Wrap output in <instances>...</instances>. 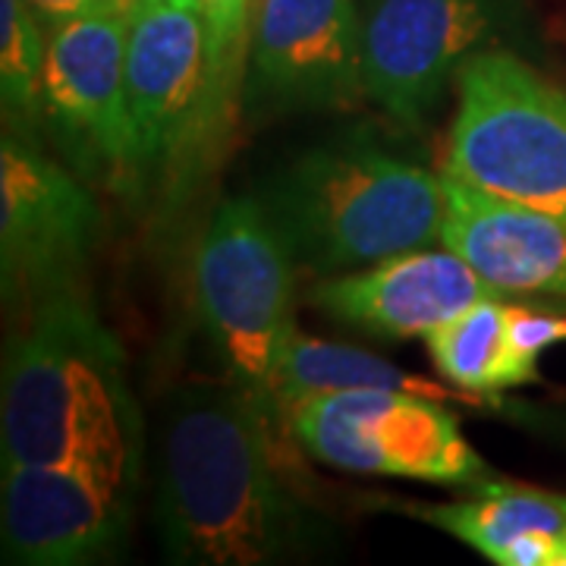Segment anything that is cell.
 <instances>
[{
  "instance_id": "44dd1931",
  "label": "cell",
  "mask_w": 566,
  "mask_h": 566,
  "mask_svg": "<svg viewBox=\"0 0 566 566\" xmlns=\"http://www.w3.org/2000/svg\"><path fill=\"white\" fill-rule=\"evenodd\" d=\"M39 20L51 29L57 22L73 20V17H85V13H95V10H107V7H129L126 0H25Z\"/></svg>"
},
{
  "instance_id": "52a82bcc",
  "label": "cell",
  "mask_w": 566,
  "mask_h": 566,
  "mask_svg": "<svg viewBox=\"0 0 566 566\" xmlns=\"http://www.w3.org/2000/svg\"><path fill=\"white\" fill-rule=\"evenodd\" d=\"M286 424L318 463L438 485L488 482L485 460L438 400L403 390H334L290 406Z\"/></svg>"
},
{
  "instance_id": "4fadbf2b",
  "label": "cell",
  "mask_w": 566,
  "mask_h": 566,
  "mask_svg": "<svg viewBox=\"0 0 566 566\" xmlns=\"http://www.w3.org/2000/svg\"><path fill=\"white\" fill-rule=\"evenodd\" d=\"M308 300L334 322L353 324L381 340L428 337L482 300H504L457 252H403L368 271L327 277Z\"/></svg>"
},
{
  "instance_id": "2e32d148",
  "label": "cell",
  "mask_w": 566,
  "mask_h": 566,
  "mask_svg": "<svg viewBox=\"0 0 566 566\" xmlns=\"http://www.w3.org/2000/svg\"><path fill=\"white\" fill-rule=\"evenodd\" d=\"M419 520L444 528L447 535L479 551L491 564H501L506 545L523 532L566 535V497L501 482H482L479 494L463 504H434L412 510Z\"/></svg>"
},
{
  "instance_id": "d6986e66",
  "label": "cell",
  "mask_w": 566,
  "mask_h": 566,
  "mask_svg": "<svg viewBox=\"0 0 566 566\" xmlns=\"http://www.w3.org/2000/svg\"><path fill=\"white\" fill-rule=\"evenodd\" d=\"M208 32H211V48L221 73L223 85L237 95L240 76H243V61L249 57V41H252V10L255 0H202Z\"/></svg>"
},
{
  "instance_id": "ac0fdd59",
  "label": "cell",
  "mask_w": 566,
  "mask_h": 566,
  "mask_svg": "<svg viewBox=\"0 0 566 566\" xmlns=\"http://www.w3.org/2000/svg\"><path fill=\"white\" fill-rule=\"evenodd\" d=\"M48 25L25 0H0V102L3 129L35 139L44 117Z\"/></svg>"
},
{
  "instance_id": "9c48e42d",
  "label": "cell",
  "mask_w": 566,
  "mask_h": 566,
  "mask_svg": "<svg viewBox=\"0 0 566 566\" xmlns=\"http://www.w3.org/2000/svg\"><path fill=\"white\" fill-rule=\"evenodd\" d=\"M139 465L73 460L3 465V560L82 566L111 560L126 542Z\"/></svg>"
},
{
  "instance_id": "5b68a950",
  "label": "cell",
  "mask_w": 566,
  "mask_h": 566,
  "mask_svg": "<svg viewBox=\"0 0 566 566\" xmlns=\"http://www.w3.org/2000/svg\"><path fill=\"white\" fill-rule=\"evenodd\" d=\"M444 174L566 221V95L504 51H479L457 76Z\"/></svg>"
},
{
  "instance_id": "8992f818",
  "label": "cell",
  "mask_w": 566,
  "mask_h": 566,
  "mask_svg": "<svg viewBox=\"0 0 566 566\" xmlns=\"http://www.w3.org/2000/svg\"><path fill=\"white\" fill-rule=\"evenodd\" d=\"M126 102L139 189L148 180L189 174L233 107L202 0H136L129 7Z\"/></svg>"
},
{
  "instance_id": "603a6c76",
  "label": "cell",
  "mask_w": 566,
  "mask_h": 566,
  "mask_svg": "<svg viewBox=\"0 0 566 566\" xmlns=\"http://www.w3.org/2000/svg\"><path fill=\"white\" fill-rule=\"evenodd\" d=\"M564 566H566V551H564Z\"/></svg>"
},
{
  "instance_id": "e0dca14e",
  "label": "cell",
  "mask_w": 566,
  "mask_h": 566,
  "mask_svg": "<svg viewBox=\"0 0 566 566\" xmlns=\"http://www.w3.org/2000/svg\"><path fill=\"white\" fill-rule=\"evenodd\" d=\"M506 308L504 300H482L424 337L431 363L450 385L469 394L520 387L506 346Z\"/></svg>"
},
{
  "instance_id": "3957f363",
  "label": "cell",
  "mask_w": 566,
  "mask_h": 566,
  "mask_svg": "<svg viewBox=\"0 0 566 566\" xmlns=\"http://www.w3.org/2000/svg\"><path fill=\"white\" fill-rule=\"evenodd\" d=\"M262 205L293 259L322 274L428 249L444 230V177L368 142H331L277 170Z\"/></svg>"
},
{
  "instance_id": "ba28073f",
  "label": "cell",
  "mask_w": 566,
  "mask_h": 566,
  "mask_svg": "<svg viewBox=\"0 0 566 566\" xmlns=\"http://www.w3.org/2000/svg\"><path fill=\"white\" fill-rule=\"evenodd\" d=\"M129 7H107L48 29L44 120L85 177L117 192L139 189L126 102Z\"/></svg>"
},
{
  "instance_id": "7a4b0ae2",
  "label": "cell",
  "mask_w": 566,
  "mask_h": 566,
  "mask_svg": "<svg viewBox=\"0 0 566 566\" xmlns=\"http://www.w3.org/2000/svg\"><path fill=\"white\" fill-rule=\"evenodd\" d=\"M0 450L3 465H139L142 412L123 349L76 283L35 293L7 344Z\"/></svg>"
},
{
  "instance_id": "7c38bea8",
  "label": "cell",
  "mask_w": 566,
  "mask_h": 566,
  "mask_svg": "<svg viewBox=\"0 0 566 566\" xmlns=\"http://www.w3.org/2000/svg\"><path fill=\"white\" fill-rule=\"evenodd\" d=\"M365 95L356 0H262L243 98L255 114L340 111Z\"/></svg>"
},
{
  "instance_id": "9a60e30c",
  "label": "cell",
  "mask_w": 566,
  "mask_h": 566,
  "mask_svg": "<svg viewBox=\"0 0 566 566\" xmlns=\"http://www.w3.org/2000/svg\"><path fill=\"white\" fill-rule=\"evenodd\" d=\"M334 390H403V394L428 397L438 403H450L457 397L447 387L434 385L422 375L403 371L400 365L387 363L375 353L293 334L290 346L283 349L281 368L274 378L277 416L286 419L293 403H300L305 397H318V394H334Z\"/></svg>"
},
{
  "instance_id": "5bb4252c",
  "label": "cell",
  "mask_w": 566,
  "mask_h": 566,
  "mask_svg": "<svg viewBox=\"0 0 566 566\" xmlns=\"http://www.w3.org/2000/svg\"><path fill=\"white\" fill-rule=\"evenodd\" d=\"M441 243L501 293L566 296V221L444 174Z\"/></svg>"
},
{
  "instance_id": "8fae6325",
  "label": "cell",
  "mask_w": 566,
  "mask_h": 566,
  "mask_svg": "<svg viewBox=\"0 0 566 566\" xmlns=\"http://www.w3.org/2000/svg\"><path fill=\"white\" fill-rule=\"evenodd\" d=\"M102 237L88 186L39 139L3 129L0 139V277L3 296H35L73 283Z\"/></svg>"
},
{
  "instance_id": "6da1fadb",
  "label": "cell",
  "mask_w": 566,
  "mask_h": 566,
  "mask_svg": "<svg viewBox=\"0 0 566 566\" xmlns=\"http://www.w3.org/2000/svg\"><path fill=\"white\" fill-rule=\"evenodd\" d=\"M271 424L233 381L170 400L158 453V532L170 564L259 566L312 545L315 523L283 485Z\"/></svg>"
},
{
  "instance_id": "30bf717a",
  "label": "cell",
  "mask_w": 566,
  "mask_h": 566,
  "mask_svg": "<svg viewBox=\"0 0 566 566\" xmlns=\"http://www.w3.org/2000/svg\"><path fill=\"white\" fill-rule=\"evenodd\" d=\"M506 0H368L363 13L365 95L387 117L419 129L447 82L485 51Z\"/></svg>"
},
{
  "instance_id": "ffe728a7",
  "label": "cell",
  "mask_w": 566,
  "mask_h": 566,
  "mask_svg": "<svg viewBox=\"0 0 566 566\" xmlns=\"http://www.w3.org/2000/svg\"><path fill=\"white\" fill-rule=\"evenodd\" d=\"M566 340V318L564 315H547V312H532L523 305L506 308V346L510 359L516 368L520 385L535 381V359L545 353L547 346L564 344Z\"/></svg>"
},
{
  "instance_id": "277c9868",
  "label": "cell",
  "mask_w": 566,
  "mask_h": 566,
  "mask_svg": "<svg viewBox=\"0 0 566 566\" xmlns=\"http://www.w3.org/2000/svg\"><path fill=\"white\" fill-rule=\"evenodd\" d=\"M196 308L205 334L227 368L277 422L274 378L293 327V249L271 211L255 199L214 208L192 259Z\"/></svg>"
},
{
  "instance_id": "7402d4cb",
  "label": "cell",
  "mask_w": 566,
  "mask_h": 566,
  "mask_svg": "<svg viewBox=\"0 0 566 566\" xmlns=\"http://www.w3.org/2000/svg\"><path fill=\"white\" fill-rule=\"evenodd\" d=\"M126 3H129V7H133V3H136V0H126Z\"/></svg>"
}]
</instances>
